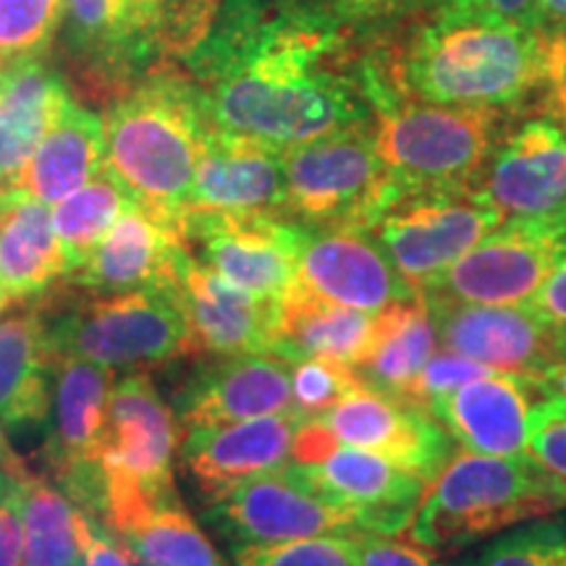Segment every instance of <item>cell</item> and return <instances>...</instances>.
I'll return each mask as SVG.
<instances>
[{"instance_id": "obj_1", "label": "cell", "mask_w": 566, "mask_h": 566, "mask_svg": "<svg viewBox=\"0 0 566 566\" xmlns=\"http://www.w3.org/2000/svg\"><path fill=\"white\" fill-rule=\"evenodd\" d=\"M179 63L210 129L275 150L373 122L352 24L317 0H221Z\"/></svg>"}, {"instance_id": "obj_2", "label": "cell", "mask_w": 566, "mask_h": 566, "mask_svg": "<svg viewBox=\"0 0 566 566\" xmlns=\"http://www.w3.org/2000/svg\"><path fill=\"white\" fill-rule=\"evenodd\" d=\"M548 87L566 95V42L541 27L488 17L436 13L399 71V95L459 108L504 111Z\"/></svg>"}, {"instance_id": "obj_3", "label": "cell", "mask_w": 566, "mask_h": 566, "mask_svg": "<svg viewBox=\"0 0 566 566\" xmlns=\"http://www.w3.org/2000/svg\"><path fill=\"white\" fill-rule=\"evenodd\" d=\"M105 174L139 208L179 223L208 134L179 61H160L105 105Z\"/></svg>"}, {"instance_id": "obj_4", "label": "cell", "mask_w": 566, "mask_h": 566, "mask_svg": "<svg viewBox=\"0 0 566 566\" xmlns=\"http://www.w3.org/2000/svg\"><path fill=\"white\" fill-rule=\"evenodd\" d=\"M566 506V493L527 454L462 451L424 488L407 535L433 554H454L488 535Z\"/></svg>"}, {"instance_id": "obj_5", "label": "cell", "mask_w": 566, "mask_h": 566, "mask_svg": "<svg viewBox=\"0 0 566 566\" xmlns=\"http://www.w3.org/2000/svg\"><path fill=\"white\" fill-rule=\"evenodd\" d=\"M38 304L55 354L129 373L192 359V338L171 286L118 294L51 289Z\"/></svg>"}, {"instance_id": "obj_6", "label": "cell", "mask_w": 566, "mask_h": 566, "mask_svg": "<svg viewBox=\"0 0 566 566\" xmlns=\"http://www.w3.org/2000/svg\"><path fill=\"white\" fill-rule=\"evenodd\" d=\"M373 139L401 189H480L501 145L499 108H459L373 87Z\"/></svg>"}, {"instance_id": "obj_7", "label": "cell", "mask_w": 566, "mask_h": 566, "mask_svg": "<svg viewBox=\"0 0 566 566\" xmlns=\"http://www.w3.org/2000/svg\"><path fill=\"white\" fill-rule=\"evenodd\" d=\"M181 424L145 370L113 384L108 417L97 443V506L92 516L118 533L134 516L176 495L174 457Z\"/></svg>"}, {"instance_id": "obj_8", "label": "cell", "mask_w": 566, "mask_h": 566, "mask_svg": "<svg viewBox=\"0 0 566 566\" xmlns=\"http://www.w3.org/2000/svg\"><path fill=\"white\" fill-rule=\"evenodd\" d=\"M286 218L304 226L373 229L405 189L373 139V122L283 150Z\"/></svg>"}, {"instance_id": "obj_9", "label": "cell", "mask_w": 566, "mask_h": 566, "mask_svg": "<svg viewBox=\"0 0 566 566\" xmlns=\"http://www.w3.org/2000/svg\"><path fill=\"white\" fill-rule=\"evenodd\" d=\"M501 223L504 216L480 189H407L370 233L420 294Z\"/></svg>"}, {"instance_id": "obj_10", "label": "cell", "mask_w": 566, "mask_h": 566, "mask_svg": "<svg viewBox=\"0 0 566 566\" xmlns=\"http://www.w3.org/2000/svg\"><path fill=\"white\" fill-rule=\"evenodd\" d=\"M564 258L566 218H506L420 294L462 304H525Z\"/></svg>"}, {"instance_id": "obj_11", "label": "cell", "mask_w": 566, "mask_h": 566, "mask_svg": "<svg viewBox=\"0 0 566 566\" xmlns=\"http://www.w3.org/2000/svg\"><path fill=\"white\" fill-rule=\"evenodd\" d=\"M176 231L197 263L258 300L279 302L294 286L302 223L281 216L184 210Z\"/></svg>"}, {"instance_id": "obj_12", "label": "cell", "mask_w": 566, "mask_h": 566, "mask_svg": "<svg viewBox=\"0 0 566 566\" xmlns=\"http://www.w3.org/2000/svg\"><path fill=\"white\" fill-rule=\"evenodd\" d=\"M205 516L233 546L367 533L363 516L325 501L292 467L210 493Z\"/></svg>"}, {"instance_id": "obj_13", "label": "cell", "mask_w": 566, "mask_h": 566, "mask_svg": "<svg viewBox=\"0 0 566 566\" xmlns=\"http://www.w3.org/2000/svg\"><path fill=\"white\" fill-rule=\"evenodd\" d=\"M424 304L441 349L462 354L472 363L541 380L551 367L566 359V334L554 328L530 302L462 304L424 300Z\"/></svg>"}, {"instance_id": "obj_14", "label": "cell", "mask_w": 566, "mask_h": 566, "mask_svg": "<svg viewBox=\"0 0 566 566\" xmlns=\"http://www.w3.org/2000/svg\"><path fill=\"white\" fill-rule=\"evenodd\" d=\"M294 286L370 315L417 296L378 239L357 226L302 223Z\"/></svg>"}, {"instance_id": "obj_15", "label": "cell", "mask_w": 566, "mask_h": 566, "mask_svg": "<svg viewBox=\"0 0 566 566\" xmlns=\"http://www.w3.org/2000/svg\"><path fill=\"white\" fill-rule=\"evenodd\" d=\"M113 391L111 367L74 354H55L53 428L45 443L51 480L82 512L97 506V443H101Z\"/></svg>"}, {"instance_id": "obj_16", "label": "cell", "mask_w": 566, "mask_h": 566, "mask_svg": "<svg viewBox=\"0 0 566 566\" xmlns=\"http://www.w3.org/2000/svg\"><path fill=\"white\" fill-rule=\"evenodd\" d=\"M342 446L373 451L433 483L451 459V438L428 409L357 386L328 412L310 417Z\"/></svg>"}, {"instance_id": "obj_17", "label": "cell", "mask_w": 566, "mask_h": 566, "mask_svg": "<svg viewBox=\"0 0 566 566\" xmlns=\"http://www.w3.org/2000/svg\"><path fill=\"white\" fill-rule=\"evenodd\" d=\"M171 292L192 338V359L273 354L279 302L242 292L197 263L184 247L176 254Z\"/></svg>"}, {"instance_id": "obj_18", "label": "cell", "mask_w": 566, "mask_h": 566, "mask_svg": "<svg viewBox=\"0 0 566 566\" xmlns=\"http://www.w3.org/2000/svg\"><path fill=\"white\" fill-rule=\"evenodd\" d=\"M176 391L174 415L181 430L216 428L254 417L294 412L292 363L271 352L208 357Z\"/></svg>"}, {"instance_id": "obj_19", "label": "cell", "mask_w": 566, "mask_h": 566, "mask_svg": "<svg viewBox=\"0 0 566 566\" xmlns=\"http://www.w3.org/2000/svg\"><path fill=\"white\" fill-rule=\"evenodd\" d=\"M546 396L541 380L495 370L436 396L424 409L464 451L514 457L527 451L533 415Z\"/></svg>"}, {"instance_id": "obj_20", "label": "cell", "mask_w": 566, "mask_h": 566, "mask_svg": "<svg viewBox=\"0 0 566 566\" xmlns=\"http://www.w3.org/2000/svg\"><path fill=\"white\" fill-rule=\"evenodd\" d=\"M289 467L325 501L363 516L367 533H407L424 488L430 485L407 467L342 443L315 462Z\"/></svg>"}, {"instance_id": "obj_21", "label": "cell", "mask_w": 566, "mask_h": 566, "mask_svg": "<svg viewBox=\"0 0 566 566\" xmlns=\"http://www.w3.org/2000/svg\"><path fill=\"white\" fill-rule=\"evenodd\" d=\"M480 192L506 218H566V132L533 118L501 139Z\"/></svg>"}, {"instance_id": "obj_22", "label": "cell", "mask_w": 566, "mask_h": 566, "mask_svg": "<svg viewBox=\"0 0 566 566\" xmlns=\"http://www.w3.org/2000/svg\"><path fill=\"white\" fill-rule=\"evenodd\" d=\"M184 210L286 218L283 150L208 126Z\"/></svg>"}, {"instance_id": "obj_23", "label": "cell", "mask_w": 566, "mask_h": 566, "mask_svg": "<svg viewBox=\"0 0 566 566\" xmlns=\"http://www.w3.org/2000/svg\"><path fill=\"white\" fill-rule=\"evenodd\" d=\"M307 417L281 412L181 436V462L205 493H218L242 480L271 475L294 462L296 438Z\"/></svg>"}, {"instance_id": "obj_24", "label": "cell", "mask_w": 566, "mask_h": 566, "mask_svg": "<svg viewBox=\"0 0 566 566\" xmlns=\"http://www.w3.org/2000/svg\"><path fill=\"white\" fill-rule=\"evenodd\" d=\"M55 352L38 302L0 315V470H17L9 433L42 424L53 407Z\"/></svg>"}, {"instance_id": "obj_25", "label": "cell", "mask_w": 566, "mask_h": 566, "mask_svg": "<svg viewBox=\"0 0 566 566\" xmlns=\"http://www.w3.org/2000/svg\"><path fill=\"white\" fill-rule=\"evenodd\" d=\"M179 250L176 223L132 202L66 283L97 294L166 289L174 283Z\"/></svg>"}, {"instance_id": "obj_26", "label": "cell", "mask_w": 566, "mask_h": 566, "mask_svg": "<svg viewBox=\"0 0 566 566\" xmlns=\"http://www.w3.org/2000/svg\"><path fill=\"white\" fill-rule=\"evenodd\" d=\"M61 63L71 90L108 105L145 74L118 24L116 0H61Z\"/></svg>"}, {"instance_id": "obj_27", "label": "cell", "mask_w": 566, "mask_h": 566, "mask_svg": "<svg viewBox=\"0 0 566 566\" xmlns=\"http://www.w3.org/2000/svg\"><path fill=\"white\" fill-rule=\"evenodd\" d=\"M71 97L66 76L51 55L0 66V192L17 187Z\"/></svg>"}, {"instance_id": "obj_28", "label": "cell", "mask_w": 566, "mask_h": 566, "mask_svg": "<svg viewBox=\"0 0 566 566\" xmlns=\"http://www.w3.org/2000/svg\"><path fill=\"white\" fill-rule=\"evenodd\" d=\"M69 265L53 229L51 205L21 189L0 192V283L11 302H38Z\"/></svg>"}, {"instance_id": "obj_29", "label": "cell", "mask_w": 566, "mask_h": 566, "mask_svg": "<svg viewBox=\"0 0 566 566\" xmlns=\"http://www.w3.org/2000/svg\"><path fill=\"white\" fill-rule=\"evenodd\" d=\"M378 315L342 307L292 286L279 300L273 354L294 359L325 357L359 367L373 349Z\"/></svg>"}, {"instance_id": "obj_30", "label": "cell", "mask_w": 566, "mask_h": 566, "mask_svg": "<svg viewBox=\"0 0 566 566\" xmlns=\"http://www.w3.org/2000/svg\"><path fill=\"white\" fill-rule=\"evenodd\" d=\"M105 171L103 116L71 97L27 163L17 187L34 200L55 205Z\"/></svg>"}, {"instance_id": "obj_31", "label": "cell", "mask_w": 566, "mask_h": 566, "mask_svg": "<svg viewBox=\"0 0 566 566\" xmlns=\"http://www.w3.org/2000/svg\"><path fill=\"white\" fill-rule=\"evenodd\" d=\"M436 328L420 294L378 313L373 349L357 367L365 386L409 401L417 375L436 354Z\"/></svg>"}, {"instance_id": "obj_32", "label": "cell", "mask_w": 566, "mask_h": 566, "mask_svg": "<svg viewBox=\"0 0 566 566\" xmlns=\"http://www.w3.org/2000/svg\"><path fill=\"white\" fill-rule=\"evenodd\" d=\"M19 514L24 530L21 566H82L80 506L30 467L19 475Z\"/></svg>"}, {"instance_id": "obj_33", "label": "cell", "mask_w": 566, "mask_h": 566, "mask_svg": "<svg viewBox=\"0 0 566 566\" xmlns=\"http://www.w3.org/2000/svg\"><path fill=\"white\" fill-rule=\"evenodd\" d=\"M116 535L145 566H229L181 506L179 493L145 509Z\"/></svg>"}, {"instance_id": "obj_34", "label": "cell", "mask_w": 566, "mask_h": 566, "mask_svg": "<svg viewBox=\"0 0 566 566\" xmlns=\"http://www.w3.org/2000/svg\"><path fill=\"white\" fill-rule=\"evenodd\" d=\"M129 205V195L105 171L53 205V229L69 273L90 258Z\"/></svg>"}, {"instance_id": "obj_35", "label": "cell", "mask_w": 566, "mask_h": 566, "mask_svg": "<svg viewBox=\"0 0 566 566\" xmlns=\"http://www.w3.org/2000/svg\"><path fill=\"white\" fill-rule=\"evenodd\" d=\"M61 0H0V66L53 55Z\"/></svg>"}, {"instance_id": "obj_36", "label": "cell", "mask_w": 566, "mask_h": 566, "mask_svg": "<svg viewBox=\"0 0 566 566\" xmlns=\"http://www.w3.org/2000/svg\"><path fill=\"white\" fill-rule=\"evenodd\" d=\"M237 566H359L354 535L296 537L233 546Z\"/></svg>"}, {"instance_id": "obj_37", "label": "cell", "mask_w": 566, "mask_h": 566, "mask_svg": "<svg viewBox=\"0 0 566 566\" xmlns=\"http://www.w3.org/2000/svg\"><path fill=\"white\" fill-rule=\"evenodd\" d=\"M459 566H566V527L535 522L499 537Z\"/></svg>"}, {"instance_id": "obj_38", "label": "cell", "mask_w": 566, "mask_h": 566, "mask_svg": "<svg viewBox=\"0 0 566 566\" xmlns=\"http://www.w3.org/2000/svg\"><path fill=\"white\" fill-rule=\"evenodd\" d=\"M363 386L357 367L325 357H302L292 363V401L296 412L317 417Z\"/></svg>"}, {"instance_id": "obj_39", "label": "cell", "mask_w": 566, "mask_h": 566, "mask_svg": "<svg viewBox=\"0 0 566 566\" xmlns=\"http://www.w3.org/2000/svg\"><path fill=\"white\" fill-rule=\"evenodd\" d=\"M221 0H160L158 45L163 61H181L208 32Z\"/></svg>"}, {"instance_id": "obj_40", "label": "cell", "mask_w": 566, "mask_h": 566, "mask_svg": "<svg viewBox=\"0 0 566 566\" xmlns=\"http://www.w3.org/2000/svg\"><path fill=\"white\" fill-rule=\"evenodd\" d=\"M527 454L535 459L566 493V401L551 394L535 409L530 424Z\"/></svg>"}, {"instance_id": "obj_41", "label": "cell", "mask_w": 566, "mask_h": 566, "mask_svg": "<svg viewBox=\"0 0 566 566\" xmlns=\"http://www.w3.org/2000/svg\"><path fill=\"white\" fill-rule=\"evenodd\" d=\"M491 373H495L493 367L472 363V359L462 357V354L441 349L428 359V365H424L422 373L417 375L412 391H409V405H417L424 409V405H428L430 399H436V396H441L446 391H451V388H459L470 384V380L483 378V375H491Z\"/></svg>"}, {"instance_id": "obj_42", "label": "cell", "mask_w": 566, "mask_h": 566, "mask_svg": "<svg viewBox=\"0 0 566 566\" xmlns=\"http://www.w3.org/2000/svg\"><path fill=\"white\" fill-rule=\"evenodd\" d=\"M116 13L142 69L147 71L160 63V0H116Z\"/></svg>"}, {"instance_id": "obj_43", "label": "cell", "mask_w": 566, "mask_h": 566, "mask_svg": "<svg viewBox=\"0 0 566 566\" xmlns=\"http://www.w3.org/2000/svg\"><path fill=\"white\" fill-rule=\"evenodd\" d=\"M359 566H443L430 548L420 546L412 537L386 533H357Z\"/></svg>"}, {"instance_id": "obj_44", "label": "cell", "mask_w": 566, "mask_h": 566, "mask_svg": "<svg viewBox=\"0 0 566 566\" xmlns=\"http://www.w3.org/2000/svg\"><path fill=\"white\" fill-rule=\"evenodd\" d=\"M21 470H0V566H21L24 554V530L19 514Z\"/></svg>"}, {"instance_id": "obj_45", "label": "cell", "mask_w": 566, "mask_h": 566, "mask_svg": "<svg viewBox=\"0 0 566 566\" xmlns=\"http://www.w3.org/2000/svg\"><path fill=\"white\" fill-rule=\"evenodd\" d=\"M80 537H82V566H134L132 551L113 530L103 525L97 516L80 509Z\"/></svg>"}, {"instance_id": "obj_46", "label": "cell", "mask_w": 566, "mask_h": 566, "mask_svg": "<svg viewBox=\"0 0 566 566\" xmlns=\"http://www.w3.org/2000/svg\"><path fill=\"white\" fill-rule=\"evenodd\" d=\"M436 13L449 17H488L516 21V24H537V0H436Z\"/></svg>"}, {"instance_id": "obj_47", "label": "cell", "mask_w": 566, "mask_h": 566, "mask_svg": "<svg viewBox=\"0 0 566 566\" xmlns=\"http://www.w3.org/2000/svg\"><path fill=\"white\" fill-rule=\"evenodd\" d=\"M346 24H367V21H384L399 17L412 9L417 0H317Z\"/></svg>"}, {"instance_id": "obj_48", "label": "cell", "mask_w": 566, "mask_h": 566, "mask_svg": "<svg viewBox=\"0 0 566 566\" xmlns=\"http://www.w3.org/2000/svg\"><path fill=\"white\" fill-rule=\"evenodd\" d=\"M530 304L541 313L554 328L566 334V258L554 268L546 283L537 289Z\"/></svg>"}, {"instance_id": "obj_49", "label": "cell", "mask_w": 566, "mask_h": 566, "mask_svg": "<svg viewBox=\"0 0 566 566\" xmlns=\"http://www.w3.org/2000/svg\"><path fill=\"white\" fill-rule=\"evenodd\" d=\"M537 24L566 42V0H537Z\"/></svg>"}, {"instance_id": "obj_50", "label": "cell", "mask_w": 566, "mask_h": 566, "mask_svg": "<svg viewBox=\"0 0 566 566\" xmlns=\"http://www.w3.org/2000/svg\"><path fill=\"white\" fill-rule=\"evenodd\" d=\"M541 384L546 386L551 394H556L558 399L566 401V359L551 367V370L541 378Z\"/></svg>"}, {"instance_id": "obj_51", "label": "cell", "mask_w": 566, "mask_h": 566, "mask_svg": "<svg viewBox=\"0 0 566 566\" xmlns=\"http://www.w3.org/2000/svg\"><path fill=\"white\" fill-rule=\"evenodd\" d=\"M11 307V296L6 294V289H3V283H0V315L6 313V310Z\"/></svg>"}]
</instances>
